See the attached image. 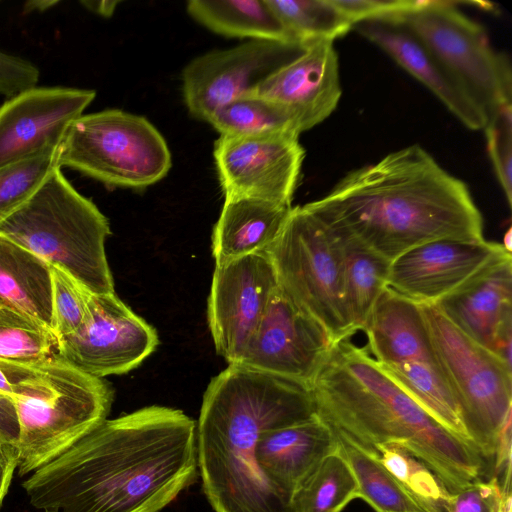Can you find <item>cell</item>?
<instances>
[{
    "instance_id": "f1b7e54d",
    "label": "cell",
    "mask_w": 512,
    "mask_h": 512,
    "mask_svg": "<svg viewBox=\"0 0 512 512\" xmlns=\"http://www.w3.org/2000/svg\"><path fill=\"white\" fill-rule=\"evenodd\" d=\"M359 498L356 478L339 448L318 466L293 501L295 512H342Z\"/></svg>"
},
{
    "instance_id": "4dcf8cb0",
    "label": "cell",
    "mask_w": 512,
    "mask_h": 512,
    "mask_svg": "<svg viewBox=\"0 0 512 512\" xmlns=\"http://www.w3.org/2000/svg\"><path fill=\"white\" fill-rule=\"evenodd\" d=\"M57 338L42 323L0 303V361L21 365L42 362L57 353Z\"/></svg>"
},
{
    "instance_id": "e0dca14e",
    "label": "cell",
    "mask_w": 512,
    "mask_h": 512,
    "mask_svg": "<svg viewBox=\"0 0 512 512\" xmlns=\"http://www.w3.org/2000/svg\"><path fill=\"white\" fill-rule=\"evenodd\" d=\"M506 253L485 239L428 242L390 263L387 287L416 304L435 305Z\"/></svg>"
},
{
    "instance_id": "7402d4cb",
    "label": "cell",
    "mask_w": 512,
    "mask_h": 512,
    "mask_svg": "<svg viewBox=\"0 0 512 512\" xmlns=\"http://www.w3.org/2000/svg\"><path fill=\"white\" fill-rule=\"evenodd\" d=\"M224 199L212 233L215 264L267 251L292 209V206L257 198Z\"/></svg>"
},
{
    "instance_id": "8992f818",
    "label": "cell",
    "mask_w": 512,
    "mask_h": 512,
    "mask_svg": "<svg viewBox=\"0 0 512 512\" xmlns=\"http://www.w3.org/2000/svg\"><path fill=\"white\" fill-rule=\"evenodd\" d=\"M106 216L54 169L33 195L0 223V234L71 276L92 294L115 293L105 253Z\"/></svg>"
},
{
    "instance_id": "8fae6325",
    "label": "cell",
    "mask_w": 512,
    "mask_h": 512,
    "mask_svg": "<svg viewBox=\"0 0 512 512\" xmlns=\"http://www.w3.org/2000/svg\"><path fill=\"white\" fill-rule=\"evenodd\" d=\"M159 343L156 330L115 293L90 294L88 313L73 333L57 339V354L97 378L138 367Z\"/></svg>"
},
{
    "instance_id": "44dd1931",
    "label": "cell",
    "mask_w": 512,
    "mask_h": 512,
    "mask_svg": "<svg viewBox=\"0 0 512 512\" xmlns=\"http://www.w3.org/2000/svg\"><path fill=\"white\" fill-rule=\"evenodd\" d=\"M352 29L425 85L464 126L471 130L484 129L485 114L457 86L424 44L404 26L391 21H363Z\"/></svg>"
},
{
    "instance_id": "ee69618b",
    "label": "cell",
    "mask_w": 512,
    "mask_h": 512,
    "mask_svg": "<svg viewBox=\"0 0 512 512\" xmlns=\"http://www.w3.org/2000/svg\"><path fill=\"white\" fill-rule=\"evenodd\" d=\"M0 392L12 397V387L1 369H0Z\"/></svg>"
},
{
    "instance_id": "83f0119b",
    "label": "cell",
    "mask_w": 512,
    "mask_h": 512,
    "mask_svg": "<svg viewBox=\"0 0 512 512\" xmlns=\"http://www.w3.org/2000/svg\"><path fill=\"white\" fill-rule=\"evenodd\" d=\"M291 40L302 48L334 41L353 28L331 0H266Z\"/></svg>"
},
{
    "instance_id": "7bdbcfd3",
    "label": "cell",
    "mask_w": 512,
    "mask_h": 512,
    "mask_svg": "<svg viewBox=\"0 0 512 512\" xmlns=\"http://www.w3.org/2000/svg\"><path fill=\"white\" fill-rule=\"evenodd\" d=\"M56 4V1H31L25 5V9L29 11H43Z\"/></svg>"
},
{
    "instance_id": "2e32d148",
    "label": "cell",
    "mask_w": 512,
    "mask_h": 512,
    "mask_svg": "<svg viewBox=\"0 0 512 512\" xmlns=\"http://www.w3.org/2000/svg\"><path fill=\"white\" fill-rule=\"evenodd\" d=\"M95 90L33 87L0 106V168L57 149Z\"/></svg>"
},
{
    "instance_id": "7a4b0ae2",
    "label": "cell",
    "mask_w": 512,
    "mask_h": 512,
    "mask_svg": "<svg viewBox=\"0 0 512 512\" xmlns=\"http://www.w3.org/2000/svg\"><path fill=\"white\" fill-rule=\"evenodd\" d=\"M303 207L329 232L389 261L442 239L483 240V218L467 185L418 144L346 174Z\"/></svg>"
},
{
    "instance_id": "4fadbf2b",
    "label": "cell",
    "mask_w": 512,
    "mask_h": 512,
    "mask_svg": "<svg viewBox=\"0 0 512 512\" xmlns=\"http://www.w3.org/2000/svg\"><path fill=\"white\" fill-rule=\"evenodd\" d=\"M213 156L224 198L250 197L291 206L305 157L299 135H220Z\"/></svg>"
},
{
    "instance_id": "1f68e13d",
    "label": "cell",
    "mask_w": 512,
    "mask_h": 512,
    "mask_svg": "<svg viewBox=\"0 0 512 512\" xmlns=\"http://www.w3.org/2000/svg\"><path fill=\"white\" fill-rule=\"evenodd\" d=\"M58 148L0 168V223L24 204L59 167Z\"/></svg>"
},
{
    "instance_id": "d6a6232c",
    "label": "cell",
    "mask_w": 512,
    "mask_h": 512,
    "mask_svg": "<svg viewBox=\"0 0 512 512\" xmlns=\"http://www.w3.org/2000/svg\"><path fill=\"white\" fill-rule=\"evenodd\" d=\"M53 333L57 339L75 332L88 313L90 292L64 271L51 266Z\"/></svg>"
},
{
    "instance_id": "e575fe53",
    "label": "cell",
    "mask_w": 512,
    "mask_h": 512,
    "mask_svg": "<svg viewBox=\"0 0 512 512\" xmlns=\"http://www.w3.org/2000/svg\"><path fill=\"white\" fill-rule=\"evenodd\" d=\"M354 26L363 21H396L416 0H331Z\"/></svg>"
},
{
    "instance_id": "f546056e",
    "label": "cell",
    "mask_w": 512,
    "mask_h": 512,
    "mask_svg": "<svg viewBox=\"0 0 512 512\" xmlns=\"http://www.w3.org/2000/svg\"><path fill=\"white\" fill-rule=\"evenodd\" d=\"M372 452L428 512H448L452 493L414 453L396 444H378Z\"/></svg>"
},
{
    "instance_id": "cb8c5ba5",
    "label": "cell",
    "mask_w": 512,
    "mask_h": 512,
    "mask_svg": "<svg viewBox=\"0 0 512 512\" xmlns=\"http://www.w3.org/2000/svg\"><path fill=\"white\" fill-rule=\"evenodd\" d=\"M186 9L195 21L219 35L296 44L266 0H190Z\"/></svg>"
},
{
    "instance_id": "9c48e42d",
    "label": "cell",
    "mask_w": 512,
    "mask_h": 512,
    "mask_svg": "<svg viewBox=\"0 0 512 512\" xmlns=\"http://www.w3.org/2000/svg\"><path fill=\"white\" fill-rule=\"evenodd\" d=\"M267 253L278 288L328 333L333 343L356 333L347 309L338 247L304 207H292Z\"/></svg>"
},
{
    "instance_id": "ffe728a7",
    "label": "cell",
    "mask_w": 512,
    "mask_h": 512,
    "mask_svg": "<svg viewBox=\"0 0 512 512\" xmlns=\"http://www.w3.org/2000/svg\"><path fill=\"white\" fill-rule=\"evenodd\" d=\"M337 448L333 429L316 414L308 420L263 432L256 445L255 459L264 479L293 505L318 466Z\"/></svg>"
},
{
    "instance_id": "d6986e66",
    "label": "cell",
    "mask_w": 512,
    "mask_h": 512,
    "mask_svg": "<svg viewBox=\"0 0 512 512\" xmlns=\"http://www.w3.org/2000/svg\"><path fill=\"white\" fill-rule=\"evenodd\" d=\"M250 94L287 108L301 132L320 124L336 109L342 95L334 41L320 40L304 46Z\"/></svg>"
},
{
    "instance_id": "f35d334b",
    "label": "cell",
    "mask_w": 512,
    "mask_h": 512,
    "mask_svg": "<svg viewBox=\"0 0 512 512\" xmlns=\"http://www.w3.org/2000/svg\"><path fill=\"white\" fill-rule=\"evenodd\" d=\"M18 422L13 398L0 392V445L16 449Z\"/></svg>"
},
{
    "instance_id": "d4e9b609",
    "label": "cell",
    "mask_w": 512,
    "mask_h": 512,
    "mask_svg": "<svg viewBox=\"0 0 512 512\" xmlns=\"http://www.w3.org/2000/svg\"><path fill=\"white\" fill-rule=\"evenodd\" d=\"M326 231L339 250L345 301L353 328L363 330L374 304L387 287L390 262L354 239Z\"/></svg>"
},
{
    "instance_id": "30bf717a",
    "label": "cell",
    "mask_w": 512,
    "mask_h": 512,
    "mask_svg": "<svg viewBox=\"0 0 512 512\" xmlns=\"http://www.w3.org/2000/svg\"><path fill=\"white\" fill-rule=\"evenodd\" d=\"M457 4L416 0L411 10L394 22L424 44L488 118L499 107L512 103L510 61L494 49L485 29L462 13Z\"/></svg>"
},
{
    "instance_id": "836d02e7",
    "label": "cell",
    "mask_w": 512,
    "mask_h": 512,
    "mask_svg": "<svg viewBox=\"0 0 512 512\" xmlns=\"http://www.w3.org/2000/svg\"><path fill=\"white\" fill-rule=\"evenodd\" d=\"M487 149L509 207L512 205V103L495 110L484 127Z\"/></svg>"
},
{
    "instance_id": "b9f144b4",
    "label": "cell",
    "mask_w": 512,
    "mask_h": 512,
    "mask_svg": "<svg viewBox=\"0 0 512 512\" xmlns=\"http://www.w3.org/2000/svg\"><path fill=\"white\" fill-rule=\"evenodd\" d=\"M511 488L501 489L499 499L496 506V512H511Z\"/></svg>"
},
{
    "instance_id": "3957f363",
    "label": "cell",
    "mask_w": 512,
    "mask_h": 512,
    "mask_svg": "<svg viewBox=\"0 0 512 512\" xmlns=\"http://www.w3.org/2000/svg\"><path fill=\"white\" fill-rule=\"evenodd\" d=\"M316 415L310 388L241 364H228L203 395L196 424L198 470L216 512H295L261 475L255 449L265 431Z\"/></svg>"
},
{
    "instance_id": "484cf974",
    "label": "cell",
    "mask_w": 512,
    "mask_h": 512,
    "mask_svg": "<svg viewBox=\"0 0 512 512\" xmlns=\"http://www.w3.org/2000/svg\"><path fill=\"white\" fill-rule=\"evenodd\" d=\"M334 433L339 451L356 478L359 498L376 512H428L372 451L344 433Z\"/></svg>"
},
{
    "instance_id": "ab89813d",
    "label": "cell",
    "mask_w": 512,
    "mask_h": 512,
    "mask_svg": "<svg viewBox=\"0 0 512 512\" xmlns=\"http://www.w3.org/2000/svg\"><path fill=\"white\" fill-rule=\"evenodd\" d=\"M17 468V450L0 445V506L6 496Z\"/></svg>"
},
{
    "instance_id": "7c38bea8",
    "label": "cell",
    "mask_w": 512,
    "mask_h": 512,
    "mask_svg": "<svg viewBox=\"0 0 512 512\" xmlns=\"http://www.w3.org/2000/svg\"><path fill=\"white\" fill-rule=\"evenodd\" d=\"M277 287L267 251L215 264L207 320L215 350L228 364L240 362Z\"/></svg>"
},
{
    "instance_id": "8d00e7d4",
    "label": "cell",
    "mask_w": 512,
    "mask_h": 512,
    "mask_svg": "<svg viewBox=\"0 0 512 512\" xmlns=\"http://www.w3.org/2000/svg\"><path fill=\"white\" fill-rule=\"evenodd\" d=\"M500 492L494 478L476 481L451 494L448 512H496Z\"/></svg>"
},
{
    "instance_id": "52a82bcc",
    "label": "cell",
    "mask_w": 512,
    "mask_h": 512,
    "mask_svg": "<svg viewBox=\"0 0 512 512\" xmlns=\"http://www.w3.org/2000/svg\"><path fill=\"white\" fill-rule=\"evenodd\" d=\"M58 166L108 187L141 190L163 179L172 160L158 129L145 117L120 109L83 114L58 148Z\"/></svg>"
},
{
    "instance_id": "5b68a950",
    "label": "cell",
    "mask_w": 512,
    "mask_h": 512,
    "mask_svg": "<svg viewBox=\"0 0 512 512\" xmlns=\"http://www.w3.org/2000/svg\"><path fill=\"white\" fill-rule=\"evenodd\" d=\"M18 422L17 470L28 475L107 419L113 389L55 353L31 365L0 361Z\"/></svg>"
},
{
    "instance_id": "5bb4252c",
    "label": "cell",
    "mask_w": 512,
    "mask_h": 512,
    "mask_svg": "<svg viewBox=\"0 0 512 512\" xmlns=\"http://www.w3.org/2000/svg\"><path fill=\"white\" fill-rule=\"evenodd\" d=\"M302 50L297 44L249 40L194 58L182 72L183 98L189 113L207 122L217 109L252 93Z\"/></svg>"
},
{
    "instance_id": "4316f807",
    "label": "cell",
    "mask_w": 512,
    "mask_h": 512,
    "mask_svg": "<svg viewBox=\"0 0 512 512\" xmlns=\"http://www.w3.org/2000/svg\"><path fill=\"white\" fill-rule=\"evenodd\" d=\"M222 136H247L274 132L300 135V125L287 108L247 94L217 109L207 121Z\"/></svg>"
},
{
    "instance_id": "277c9868",
    "label": "cell",
    "mask_w": 512,
    "mask_h": 512,
    "mask_svg": "<svg viewBox=\"0 0 512 512\" xmlns=\"http://www.w3.org/2000/svg\"><path fill=\"white\" fill-rule=\"evenodd\" d=\"M309 388L316 414L366 449L405 447L451 493L483 480L487 462L478 450L428 414L350 338L332 345Z\"/></svg>"
},
{
    "instance_id": "603a6c76",
    "label": "cell",
    "mask_w": 512,
    "mask_h": 512,
    "mask_svg": "<svg viewBox=\"0 0 512 512\" xmlns=\"http://www.w3.org/2000/svg\"><path fill=\"white\" fill-rule=\"evenodd\" d=\"M0 303L53 332L51 266L1 234Z\"/></svg>"
},
{
    "instance_id": "f6af8a7d",
    "label": "cell",
    "mask_w": 512,
    "mask_h": 512,
    "mask_svg": "<svg viewBox=\"0 0 512 512\" xmlns=\"http://www.w3.org/2000/svg\"><path fill=\"white\" fill-rule=\"evenodd\" d=\"M512 229L509 228L505 233L503 237V243L501 244L504 249L508 252H512Z\"/></svg>"
},
{
    "instance_id": "ac0fdd59",
    "label": "cell",
    "mask_w": 512,
    "mask_h": 512,
    "mask_svg": "<svg viewBox=\"0 0 512 512\" xmlns=\"http://www.w3.org/2000/svg\"><path fill=\"white\" fill-rule=\"evenodd\" d=\"M434 306L463 334L511 364V253L493 260Z\"/></svg>"
},
{
    "instance_id": "9a60e30c",
    "label": "cell",
    "mask_w": 512,
    "mask_h": 512,
    "mask_svg": "<svg viewBox=\"0 0 512 512\" xmlns=\"http://www.w3.org/2000/svg\"><path fill=\"white\" fill-rule=\"evenodd\" d=\"M333 344L324 328L277 287L237 364L310 387Z\"/></svg>"
},
{
    "instance_id": "74e56055",
    "label": "cell",
    "mask_w": 512,
    "mask_h": 512,
    "mask_svg": "<svg viewBox=\"0 0 512 512\" xmlns=\"http://www.w3.org/2000/svg\"><path fill=\"white\" fill-rule=\"evenodd\" d=\"M511 416L503 424L493 454V476L501 489L511 488Z\"/></svg>"
},
{
    "instance_id": "60d3db41",
    "label": "cell",
    "mask_w": 512,
    "mask_h": 512,
    "mask_svg": "<svg viewBox=\"0 0 512 512\" xmlns=\"http://www.w3.org/2000/svg\"><path fill=\"white\" fill-rule=\"evenodd\" d=\"M119 2L118 1H83L82 4L94 13L110 17Z\"/></svg>"
},
{
    "instance_id": "ba28073f",
    "label": "cell",
    "mask_w": 512,
    "mask_h": 512,
    "mask_svg": "<svg viewBox=\"0 0 512 512\" xmlns=\"http://www.w3.org/2000/svg\"><path fill=\"white\" fill-rule=\"evenodd\" d=\"M420 307L468 436L484 460L492 461L498 434L512 416L511 364L463 334L434 305Z\"/></svg>"
},
{
    "instance_id": "d590c367",
    "label": "cell",
    "mask_w": 512,
    "mask_h": 512,
    "mask_svg": "<svg viewBox=\"0 0 512 512\" xmlns=\"http://www.w3.org/2000/svg\"><path fill=\"white\" fill-rule=\"evenodd\" d=\"M40 78L39 68L31 61L0 51V94L11 98L33 88Z\"/></svg>"
},
{
    "instance_id": "6da1fadb",
    "label": "cell",
    "mask_w": 512,
    "mask_h": 512,
    "mask_svg": "<svg viewBox=\"0 0 512 512\" xmlns=\"http://www.w3.org/2000/svg\"><path fill=\"white\" fill-rule=\"evenodd\" d=\"M197 476L195 421L152 405L104 420L22 486L43 512H159Z\"/></svg>"
}]
</instances>
